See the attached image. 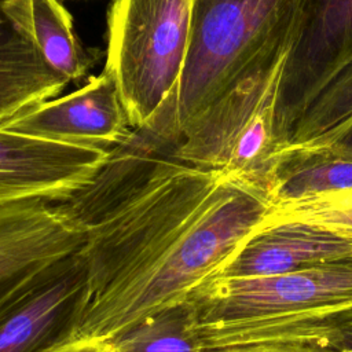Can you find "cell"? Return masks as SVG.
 <instances>
[{"label":"cell","instance_id":"18","mask_svg":"<svg viewBox=\"0 0 352 352\" xmlns=\"http://www.w3.org/2000/svg\"><path fill=\"white\" fill-rule=\"evenodd\" d=\"M286 221L319 226L352 236V188L274 205L257 228Z\"/></svg>","mask_w":352,"mask_h":352},{"label":"cell","instance_id":"5","mask_svg":"<svg viewBox=\"0 0 352 352\" xmlns=\"http://www.w3.org/2000/svg\"><path fill=\"white\" fill-rule=\"evenodd\" d=\"M187 300L205 349L253 324L352 307V257L271 276H212Z\"/></svg>","mask_w":352,"mask_h":352},{"label":"cell","instance_id":"7","mask_svg":"<svg viewBox=\"0 0 352 352\" xmlns=\"http://www.w3.org/2000/svg\"><path fill=\"white\" fill-rule=\"evenodd\" d=\"M352 62V0H298L278 107L282 143L311 95Z\"/></svg>","mask_w":352,"mask_h":352},{"label":"cell","instance_id":"20","mask_svg":"<svg viewBox=\"0 0 352 352\" xmlns=\"http://www.w3.org/2000/svg\"><path fill=\"white\" fill-rule=\"evenodd\" d=\"M43 352H116V349L106 340L74 337Z\"/></svg>","mask_w":352,"mask_h":352},{"label":"cell","instance_id":"14","mask_svg":"<svg viewBox=\"0 0 352 352\" xmlns=\"http://www.w3.org/2000/svg\"><path fill=\"white\" fill-rule=\"evenodd\" d=\"M352 128V62L326 80L287 129L282 158L316 153Z\"/></svg>","mask_w":352,"mask_h":352},{"label":"cell","instance_id":"11","mask_svg":"<svg viewBox=\"0 0 352 352\" xmlns=\"http://www.w3.org/2000/svg\"><path fill=\"white\" fill-rule=\"evenodd\" d=\"M352 257V236L298 221L254 230L214 276H271Z\"/></svg>","mask_w":352,"mask_h":352},{"label":"cell","instance_id":"8","mask_svg":"<svg viewBox=\"0 0 352 352\" xmlns=\"http://www.w3.org/2000/svg\"><path fill=\"white\" fill-rule=\"evenodd\" d=\"M0 125L33 138L107 151L133 131L118 84L106 69L77 91L41 102Z\"/></svg>","mask_w":352,"mask_h":352},{"label":"cell","instance_id":"17","mask_svg":"<svg viewBox=\"0 0 352 352\" xmlns=\"http://www.w3.org/2000/svg\"><path fill=\"white\" fill-rule=\"evenodd\" d=\"M109 341L116 352H202L188 300L164 307Z\"/></svg>","mask_w":352,"mask_h":352},{"label":"cell","instance_id":"2","mask_svg":"<svg viewBox=\"0 0 352 352\" xmlns=\"http://www.w3.org/2000/svg\"><path fill=\"white\" fill-rule=\"evenodd\" d=\"M298 0H191L187 55L175 100L180 133L292 34Z\"/></svg>","mask_w":352,"mask_h":352},{"label":"cell","instance_id":"19","mask_svg":"<svg viewBox=\"0 0 352 352\" xmlns=\"http://www.w3.org/2000/svg\"><path fill=\"white\" fill-rule=\"evenodd\" d=\"M202 352H340L337 349L302 341H265L243 344L219 349H204Z\"/></svg>","mask_w":352,"mask_h":352},{"label":"cell","instance_id":"4","mask_svg":"<svg viewBox=\"0 0 352 352\" xmlns=\"http://www.w3.org/2000/svg\"><path fill=\"white\" fill-rule=\"evenodd\" d=\"M191 0H113L104 69L120 88L132 129L175 103L190 36Z\"/></svg>","mask_w":352,"mask_h":352},{"label":"cell","instance_id":"16","mask_svg":"<svg viewBox=\"0 0 352 352\" xmlns=\"http://www.w3.org/2000/svg\"><path fill=\"white\" fill-rule=\"evenodd\" d=\"M265 341H302L352 352V307L253 324L217 338L210 349Z\"/></svg>","mask_w":352,"mask_h":352},{"label":"cell","instance_id":"9","mask_svg":"<svg viewBox=\"0 0 352 352\" xmlns=\"http://www.w3.org/2000/svg\"><path fill=\"white\" fill-rule=\"evenodd\" d=\"M109 153L22 135L0 125V204L32 198L60 202L96 175Z\"/></svg>","mask_w":352,"mask_h":352},{"label":"cell","instance_id":"12","mask_svg":"<svg viewBox=\"0 0 352 352\" xmlns=\"http://www.w3.org/2000/svg\"><path fill=\"white\" fill-rule=\"evenodd\" d=\"M0 0V124L52 99L70 82L51 69Z\"/></svg>","mask_w":352,"mask_h":352},{"label":"cell","instance_id":"21","mask_svg":"<svg viewBox=\"0 0 352 352\" xmlns=\"http://www.w3.org/2000/svg\"><path fill=\"white\" fill-rule=\"evenodd\" d=\"M316 153H329V154H334V155H340V157L352 158V128L348 132H345L338 140H336L326 148L316 151ZM308 154H311V153H308Z\"/></svg>","mask_w":352,"mask_h":352},{"label":"cell","instance_id":"1","mask_svg":"<svg viewBox=\"0 0 352 352\" xmlns=\"http://www.w3.org/2000/svg\"><path fill=\"white\" fill-rule=\"evenodd\" d=\"M155 124L133 129L58 202L85 232L88 304L76 337L109 340L219 274L270 210L264 188L175 157Z\"/></svg>","mask_w":352,"mask_h":352},{"label":"cell","instance_id":"13","mask_svg":"<svg viewBox=\"0 0 352 352\" xmlns=\"http://www.w3.org/2000/svg\"><path fill=\"white\" fill-rule=\"evenodd\" d=\"M3 10L44 62L69 81L81 80L96 60L80 43L73 18L60 0H6Z\"/></svg>","mask_w":352,"mask_h":352},{"label":"cell","instance_id":"3","mask_svg":"<svg viewBox=\"0 0 352 352\" xmlns=\"http://www.w3.org/2000/svg\"><path fill=\"white\" fill-rule=\"evenodd\" d=\"M292 36L179 136L176 158L268 190L280 162L278 107Z\"/></svg>","mask_w":352,"mask_h":352},{"label":"cell","instance_id":"15","mask_svg":"<svg viewBox=\"0 0 352 352\" xmlns=\"http://www.w3.org/2000/svg\"><path fill=\"white\" fill-rule=\"evenodd\" d=\"M352 188V158L329 153L285 155L270 184V205H280ZM270 206V208H271Z\"/></svg>","mask_w":352,"mask_h":352},{"label":"cell","instance_id":"10","mask_svg":"<svg viewBox=\"0 0 352 352\" xmlns=\"http://www.w3.org/2000/svg\"><path fill=\"white\" fill-rule=\"evenodd\" d=\"M85 232L58 202L0 204V298L44 265L81 250Z\"/></svg>","mask_w":352,"mask_h":352},{"label":"cell","instance_id":"6","mask_svg":"<svg viewBox=\"0 0 352 352\" xmlns=\"http://www.w3.org/2000/svg\"><path fill=\"white\" fill-rule=\"evenodd\" d=\"M87 304L80 252L44 265L0 298V352H43L74 338Z\"/></svg>","mask_w":352,"mask_h":352}]
</instances>
